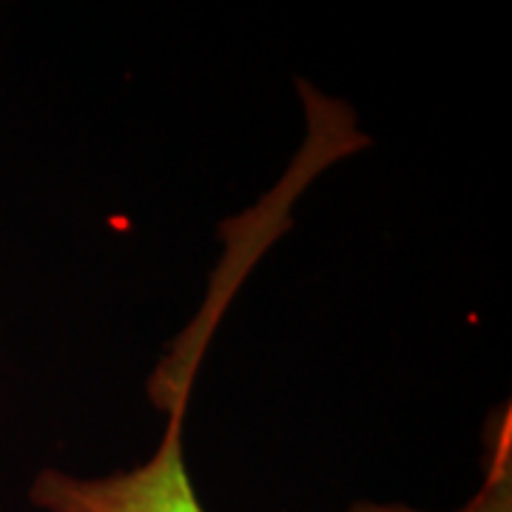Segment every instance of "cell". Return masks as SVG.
Returning <instances> with one entry per match:
<instances>
[{
	"label": "cell",
	"instance_id": "1",
	"mask_svg": "<svg viewBox=\"0 0 512 512\" xmlns=\"http://www.w3.org/2000/svg\"><path fill=\"white\" fill-rule=\"evenodd\" d=\"M200 348L185 339V353H174V373L157 370L154 387H163L168 427L143 467L109 478H74L57 470H43L32 487V501L46 512H205L188 476L183 456V419L188 407L191 373Z\"/></svg>",
	"mask_w": 512,
	"mask_h": 512
}]
</instances>
